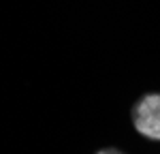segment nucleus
Here are the masks:
<instances>
[{
	"label": "nucleus",
	"instance_id": "f03ea898",
	"mask_svg": "<svg viewBox=\"0 0 160 154\" xmlns=\"http://www.w3.org/2000/svg\"><path fill=\"white\" fill-rule=\"evenodd\" d=\"M96 154H124V152L115 150V148H107V150H100V152H96Z\"/></svg>",
	"mask_w": 160,
	"mask_h": 154
},
{
	"label": "nucleus",
	"instance_id": "f257e3e1",
	"mask_svg": "<svg viewBox=\"0 0 160 154\" xmlns=\"http://www.w3.org/2000/svg\"><path fill=\"white\" fill-rule=\"evenodd\" d=\"M132 124L139 135L160 141V92H149L135 103Z\"/></svg>",
	"mask_w": 160,
	"mask_h": 154
}]
</instances>
